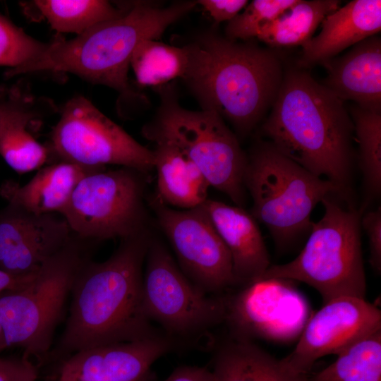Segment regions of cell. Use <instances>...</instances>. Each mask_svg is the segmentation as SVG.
Segmentation results:
<instances>
[{"label": "cell", "instance_id": "obj_1", "mask_svg": "<svg viewBox=\"0 0 381 381\" xmlns=\"http://www.w3.org/2000/svg\"><path fill=\"white\" fill-rule=\"evenodd\" d=\"M261 133L277 151L325 176L351 202L353 123L344 102L309 73L290 69Z\"/></svg>", "mask_w": 381, "mask_h": 381}, {"label": "cell", "instance_id": "obj_2", "mask_svg": "<svg viewBox=\"0 0 381 381\" xmlns=\"http://www.w3.org/2000/svg\"><path fill=\"white\" fill-rule=\"evenodd\" d=\"M151 238L147 229L120 240L106 260L89 258L83 264L72 287L59 355L66 358L84 349L158 333L142 301L143 265Z\"/></svg>", "mask_w": 381, "mask_h": 381}, {"label": "cell", "instance_id": "obj_3", "mask_svg": "<svg viewBox=\"0 0 381 381\" xmlns=\"http://www.w3.org/2000/svg\"><path fill=\"white\" fill-rule=\"evenodd\" d=\"M182 80L202 109L229 121L240 136L252 132L272 107L284 73L277 54L253 42H238L213 31L183 46Z\"/></svg>", "mask_w": 381, "mask_h": 381}, {"label": "cell", "instance_id": "obj_4", "mask_svg": "<svg viewBox=\"0 0 381 381\" xmlns=\"http://www.w3.org/2000/svg\"><path fill=\"white\" fill-rule=\"evenodd\" d=\"M196 5V1H179L167 7L134 2L119 18L99 23L70 40L48 43L33 59L9 68L5 77L37 71L68 72L113 88L122 95H133L128 72L136 47L146 39L158 40Z\"/></svg>", "mask_w": 381, "mask_h": 381}, {"label": "cell", "instance_id": "obj_5", "mask_svg": "<svg viewBox=\"0 0 381 381\" xmlns=\"http://www.w3.org/2000/svg\"><path fill=\"white\" fill-rule=\"evenodd\" d=\"M321 203L325 214L318 222H313L300 253L287 263L270 265L260 279L307 284L318 291L323 303L344 296L365 298L367 285L360 234L362 213L334 195Z\"/></svg>", "mask_w": 381, "mask_h": 381}, {"label": "cell", "instance_id": "obj_6", "mask_svg": "<svg viewBox=\"0 0 381 381\" xmlns=\"http://www.w3.org/2000/svg\"><path fill=\"white\" fill-rule=\"evenodd\" d=\"M243 183L253 200L251 215L266 226L282 250L309 234L311 212L324 198L334 195L341 199L332 182L308 171L267 141L256 144L247 155Z\"/></svg>", "mask_w": 381, "mask_h": 381}, {"label": "cell", "instance_id": "obj_7", "mask_svg": "<svg viewBox=\"0 0 381 381\" xmlns=\"http://www.w3.org/2000/svg\"><path fill=\"white\" fill-rule=\"evenodd\" d=\"M160 105L143 128V136L180 148L201 171L210 187L226 194L238 207L246 201L243 176L247 155L238 138L217 113L181 107L174 87H159Z\"/></svg>", "mask_w": 381, "mask_h": 381}, {"label": "cell", "instance_id": "obj_8", "mask_svg": "<svg viewBox=\"0 0 381 381\" xmlns=\"http://www.w3.org/2000/svg\"><path fill=\"white\" fill-rule=\"evenodd\" d=\"M87 243L71 235L22 289L0 295V323L8 347L32 361L47 355L75 277L88 260Z\"/></svg>", "mask_w": 381, "mask_h": 381}, {"label": "cell", "instance_id": "obj_9", "mask_svg": "<svg viewBox=\"0 0 381 381\" xmlns=\"http://www.w3.org/2000/svg\"><path fill=\"white\" fill-rule=\"evenodd\" d=\"M146 175L120 167L83 177L61 215L71 234L90 242L126 238L147 227Z\"/></svg>", "mask_w": 381, "mask_h": 381}, {"label": "cell", "instance_id": "obj_10", "mask_svg": "<svg viewBox=\"0 0 381 381\" xmlns=\"http://www.w3.org/2000/svg\"><path fill=\"white\" fill-rule=\"evenodd\" d=\"M143 273L142 301L148 320L178 343L224 322V295L205 294L181 271L167 248L151 238Z\"/></svg>", "mask_w": 381, "mask_h": 381}, {"label": "cell", "instance_id": "obj_11", "mask_svg": "<svg viewBox=\"0 0 381 381\" xmlns=\"http://www.w3.org/2000/svg\"><path fill=\"white\" fill-rule=\"evenodd\" d=\"M48 150L59 162L85 167L117 165L145 174L154 169L152 151L83 96L65 104L52 132Z\"/></svg>", "mask_w": 381, "mask_h": 381}, {"label": "cell", "instance_id": "obj_12", "mask_svg": "<svg viewBox=\"0 0 381 381\" xmlns=\"http://www.w3.org/2000/svg\"><path fill=\"white\" fill-rule=\"evenodd\" d=\"M152 207L179 268L196 286L208 295L219 296L236 286L229 251L203 204L176 210L156 198Z\"/></svg>", "mask_w": 381, "mask_h": 381}, {"label": "cell", "instance_id": "obj_13", "mask_svg": "<svg viewBox=\"0 0 381 381\" xmlns=\"http://www.w3.org/2000/svg\"><path fill=\"white\" fill-rule=\"evenodd\" d=\"M289 282L260 279L224 294V322L230 336L279 341L300 336L310 317L309 308Z\"/></svg>", "mask_w": 381, "mask_h": 381}, {"label": "cell", "instance_id": "obj_14", "mask_svg": "<svg viewBox=\"0 0 381 381\" xmlns=\"http://www.w3.org/2000/svg\"><path fill=\"white\" fill-rule=\"evenodd\" d=\"M379 329L381 312L375 305L365 298L339 297L310 317L294 350L281 360L292 373L307 375L319 358L338 355Z\"/></svg>", "mask_w": 381, "mask_h": 381}, {"label": "cell", "instance_id": "obj_15", "mask_svg": "<svg viewBox=\"0 0 381 381\" xmlns=\"http://www.w3.org/2000/svg\"><path fill=\"white\" fill-rule=\"evenodd\" d=\"M71 235L59 214H37L8 204L0 210V269L16 276L34 274Z\"/></svg>", "mask_w": 381, "mask_h": 381}, {"label": "cell", "instance_id": "obj_16", "mask_svg": "<svg viewBox=\"0 0 381 381\" xmlns=\"http://www.w3.org/2000/svg\"><path fill=\"white\" fill-rule=\"evenodd\" d=\"M178 342L164 333L78 351L61 365L57 381H151L150 368Z\"/></svg>", "mask_w": 381, "mask_h": 381}, {"label": "cell", "instance_id": "obj_17", "mask_svg": "<svg viewBox=\"0 0 381 381\" xmlns=\"http://www.w3.org/2000/svg\"><path fill=\"white\" fill-rule=\"evenodd\" d=\"M203 206L231 257L236 285L260 279L271 265L256 220L241 207L207 199Z\"/></svg>", "mask_w": 381, "mask_h": 381}, {"label": "cell", "instance_id": "obj_18", "mask_svg": "<svg viewBox=\"0 0 381 381\" xmlns=\"http://www.w3.org/2000/svg\"><path fill=\"white\" fill-rule=\"evenodd\" d=\"M323 85L343 102L381 111V38L377 35L354 44L345 54L322 64Z\"/></svg>", "mask_w": 381, "mask_h": 381}, {"label": "cell", "instance_id": "obj_19", "mask_svg": "<svg viewBox=\"0 0 381 381\" xmlns=\"http://www.w3.org/2000/svg\"><path fill=\"white\" fill-rule=\"evenodd\" d=\"M322 29L303 45L300 66L322 64L381 30V1L353 0L322 20Z\"/></svg>", "mask_w": 381, "mask_h": 381}, {"label": "cell", "instance_id": "obj_20", "mask_svg": "<svg viewBox=\"0 0 381 381\" xmlns=\"http://www.w3.org/2000/svg\"><path fill=\"white\" fill-rule=\"evenodd\" d=\"M58 162L38 169L26 183L6 180L0 186V196L8 204L37 214L61 213L66 207L79 181L100 168Z\"/></svg>", "mask_w": 381, "mask_h": 381}, {"label": "cell", "instance_id": "obj_21", "mask_svg": "<svg viewBox=\"0 0 381 381\" xmlns=\"http://www.w3.org/2000/svg\"><path fill=\"white\" fill-rule=\"evenodd\" d=\"M0 100V156L18 174L40 169L48 160V148L29 131L35 114L31 99L13 90Z\"/></svg>", "mask_w": 381, "mask_h": 381}, {"label": "cell", "instance_id": "obj_22", "mask_svg": "<svg viewBox=\"0 0 381 381\" xmlns=\"http://www.w3.org/2000/svg\"><path fill=\"white\" fill-rule=\"evenodd\" d=\"M154 169L159 199L181 210L199 207L208 199L210 187L196 164L178 147L164 140L154 142Z\"/></svg>", "mask_w": 381, "mask_h": 381}, {"label": "cell", "instance_id": "obj_23", "mask_svg": "<svg viewBox=\"0 0 381 381\" xmlns=\"http://www.w3.org/2000/svg\"><path fill=\"white\" fill-rule=\"evenodd\" d=\"M214 381H311L289 371L253 341L230 336L216 346L210 370Z\"/></svg>", "mask_w": 381, "mask_h": 381}, {"label": "cell", "instance_id": "obj_24", "mask_svg": "<svg viewBox=\"0 0 381 381\" xmlns=\"http://www.w3.org/2000/svg\"><path fill=\"white\" fill-rule=\"evenodd\" d=\"M337 0H297L265 25L256 38L270 47L303 45L327 16L340 7Z\"/></svg>", "mask_w": 381, "mask_h": 381}, {"label": "cell", "instance_id": "obj_25", "mask_svg": "<svg viewBox=\"0 0 381 381\" xmlns=\"http://www.w3.org/2000/svg\"><path fill=\"white\" fill-rule=\"evenodd\" d=\"M358 144V163L363 176V213L381 192V111L353 105L349 111Z\"/></svg>", "mask_w": 381, "mask_h": 381}, {"label": "cell", "instance_id": "obj_26", "mask_svg": "<svg viewBox=\"0 0 381 381\" xmlns=\"http://www.w3.org/2000/svg\"><path fill=\"white\" fill-rule=\"evenodd\" d=\"M32 4L54 30L77 35L122 16L129 8H116L104 0H37Z\"/></svg>", "mask_w": 381, "mask_h": 381}, {"label": "cell", "instance_id": "obj_27", "mask_svg": "<svg viewBox=\"0 0 381 381\" xmlns=\"http://www.w3.org/2000/svg\"><path fill=\"white\" fill-rule=\"evenodd\" d=\"M187 65L185 47L146 39L136 47L130 62L139 85L162 87L182 78Z\"/></svg>", "mask_w": 381, "mask_h": 381}, {"label": "cell", "instance_id": "obj_28", "mask_svg": "<svg viewBox=\"0 0 381 381\" xmlns=\"http://www.w3.org/2000/svg\"><path fill=\"white\" fill-rule=\"evenodd\" d=\"M337 356L332 364L310 376L311 381H381V329Z\"/></svg>", "mask_w": 381, "mask_h": 381}, {"label": "cell", "instance_id": "obj_29", "mask_svg": "<svg viewBox=\"0 0 381 381\" xmlns=\"http://www.w3.org/2000/svg\"><path fill=\"white\" fill-rule=\"evenodd\" d=\"M297 0H254L243 12L228 22L226 37L248 41L256 38L260 30L296 3Z\"/></svg>", "mask_w": 381, "mask_h": 381}, {"label": "cell", "instance_id": "obj_30", "mask_svg": "<svg viewBox=\"0 0 381 381\" xmlns=\"http://www.w3.org/2000/svg\"><path fill=\"white\" fill-rule=\"evenodd\" d=\"M47 45L0 15V66L18 67L37 56Z\"/></svg>", "mask_w": 381, "mask_h": 381}, {"label": "cell", "instance_id": "obj_31", "mask_svg": "<svg viewBox=\"0 0 381 381\" xmlns=\"http://www.w3.org/2000/svg\"><path fill=\"white\" fill-rule=\"evenodd\" d=\"M361 226L365 230L369 241L370 264L373 270L381 271V207L366 212L361 218Z\"/></svg>", "mask_w": 381, "mask_h": 381}, {"label": "cell", "instance_id": "obj_32", "mask_svg": "<svg viewBox=\"0 0 381 381\" xmlns=\"http://www.w3.org/2000/svg\"><path fill=\"white\" fill-rule=\"evenodd\" d=\"M37 366L30 360L0 357V381H36Z\"/></svg>", "mask_w": 381, "mask_h": 381}, {"label": "cell", "instance_id": "obj_33", "mask_svg": "<svg viewBox=\"0 0 381 381\" xmlns=\"http://www.w3.org/2000/svg\"><path fill=\"white\" fill-rule=\"evenodd\" d=\"M247 0H199L201 6L216 23L229 22L247 6Z\"/></svg>", "mask_w": 381, "mask_h": 381}, {"label": "cell", "instance_id": "obj_34", "mask_svg": "<svg viewBox=\"0 0 381 381\" xmlns=\"http://www.w3.org/2000/svg\"><path fill=\"white\" fill-rule=\"evenodd\" d=\"M164 381H214L212 372L206 367L181 366Z\"/></svg>", "mask_w": 381, "mask_h": 381}, {"label": "cell", "instance_id": "obj_35", "mask_svg": "<svg viewBox=\"0 0 381 381\" xmlns=\"http://www.w3.org/2000/svg\"><path fill=\"white\" fill-rule=\"evenodd\" d=\"M35 274L28 276H16L0 269V295L6 291L22 289L30 282Z\"/></svg>", "mask_w": 381, "mask_h": 381}, {"label": "cell", "instance_id": "obj_36", "mask_svg": "<svg viewBox=\"0 0 381 381\" xmlns=\"http://www.w3.org/2000/svg\"><path fill=\"white\" fill-rule=\"evenodd\" d=\"M7 348L8 347L6 343L4 332L0 323V353Z\"/></svg>", "mask_w": 381, "mask_h": 381}]
</instances>
